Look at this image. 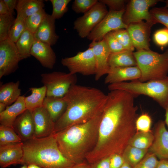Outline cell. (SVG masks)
<instances>
[{"label":"cell","instance_id":"1","mask_svg":"<svg viewBox=\"0 0 168 168\" xmlns=\"http://www.w3.org/2000/svg\"><path fill=\"white\" fill-rule=\"evenodd\" d=\"M107 95L96 143L85 158L90 164L114 154L122 155L137 132L138 108L135 97L120 90L110 91Z\"/></svg>","mask_w":168,"mask_h":168},{"label":"cell","instance_id":"2","mask_svg":"<svg viewBox=\"0 0 168 168\" xmlns=\"http://www.w3.org/2000/svg\"><path fill=\"white\" fill-rule=\"evenodd\" d=\"M63 97L67 107L55 122L53 134L95 117L103 111L108 96L97 88L76 84L71 86Z\"/></svg>","mask_w":168,"mask_h":168},{"label":"cell","instance_id":"3","mask_svg":"<svg viewBox=\"0 0 168 168\" xmlns=\"http://www.w3.org/2000/svg\"><path fill=\"white\" fill-rule=\"evenodd\" d=\"M103 111L86 123L72 126L54 134L60 150L74 164L85 161L87 155L95 147Z\"/></svg>","mask_w":168,"mask_h":168},{"label":"cell","instance_id":"4","mask_svg":"<svg viewBox=\"0 0 168 168\" xmlns=\"http://www.w3.org/2000/svg\"><path fill=\"white\" fill-rule=\"evenodd\" d=\"M23 142L21 164H34L42 168H72L75 164L62 154L54 134L44 138H33Z\"/></svg>","mask_w":168,"mask_h":168},{"label":"cell","instance_id":"5","mask_svg":"<svg viewBox=\"0 0 168 168\" xmlns=\"http://www.w3.org/2000/svg\"><path fill=\"white\" fill-rule=\"evenodd\" d=\"M110 91H126L135 97L141 95L148 96L164 109L168 104V76L161 79L146 82L138 80L129 82L111 84L108 86Z\"/></svg>","mask_w":168,"mask_h":168},{"label":"cell","instance_id":"6","mask_svg":"<svg viewBox=\"0 0 168 168\" xmlns=\"http://www.w3.org/2000/svg\"><path fill=\"white\" fill-rule=\"evenodd\" d=\"M141 76V82L164 78L168 74V49L160 54L149 50L133 52Z\"/></svg>","mask_w":168,"mask_h":168},{"label":"cell","instance_id":"7","mask_svg":"<svg viewBox=\"0 0 168 168\" xmlns=\"http://www.w3.org/2000/svg\"><path fill=\"white\" fill-rule=\"evenodd\" d=\"M41 76V82L46 88V96L63 97L77 79L76 74L61 72L44 73Z\"/></svg>","mask_w":168,"mask_h":168},{"label":"cell","instance_id":"8","mask_svg":"<svg viewBox=\"0 0 168 168\" xmlns=\"http://www.w3.org/2000/svg\"><path fill=\"white\" fill-rule=\"evenodd\" d=\"M108 12L106 6L98 1L90 10L74 21V29L80 37L87 38Z\"/></svg>","mask_w":168,"mask_h":168},{"label":"cell","instance_id":"9","mask_svg":"<svg viewBox=\"0 0 168 168\" xmlns=\"http://www.w3.org/2000/svg\"><path fill=\"white\" fill-rule=\"evenodd\" d=\"M62 65L66 67L72 74L80 73L84 76L95 75L96 62L92 49L79 52L72 57H66L61 60Z\"/></svg>","mask_w":168,"mask_h":168},{"label":"cell","instance_id":"10","mask_svg":"<svg viewBox=\"0 0 168 168\" xmlns=\"http://www.w3.org/2000/svg\"><path fill=\"white\" fill-rule=\"evenodd\" d=\"M161 1L159 0H131L127 4L122 19L126 25L142 21L152 25L156 24L151 16L149 8Z\"/></svg>","mask_w":168,"mask_h":168},{"label":"cell","instance_id":"11","mask_svg":"<svg viewBox=\"0 0 168 168\" xmlns=\"http://www.w3.org/2000/svg\"><path fill=\"white\" fill-rule=\"evenodd\" d=\"M125 10H110L91 31L87 38L92 41H100L110 32L119 29H126L128 25L124 22L122 19Z\"/></svg>","mask_w":168,"mask_h":168},{"label":"cell","instance_id":"12","mask_svg":"<svg viewBox=\"0 0 168 168\" xmlns=\"http://www.w3.org/2000/svg\"><path fill=\"white\" fill-rule=\"evenodd\" d=\"M21 60L15 43L9 38L0 41V79L15 72Z\"/></svg>","mask_w":168,"mask_h":168},{"label":"cell","instance_id":"13","mask_svg":"<svg viewBox=\"0 0 168 168\" xmlns=\"http://www.w3.org/2000/svg\"><path fill=\"white\" fill-rule=\"evenodd\" d=\"M89 47L92 49L94 55L96 62L95 80L98 81L109 72L110 67L108 61L111 52L104 39L100 41H92Z\"/></svg>","mask_w":168,"mask_h":168},{"label":"cell","instance_id":"14","mask_svg":"<svg viewBox=\"0 0 168 168\" xmlns=\"http://www.w3.org/2000/svg\"><path fill=\"white\" fill-rule=\"evenodd\" d=\"M152 24L143 21L131 23L126 29L133 46L137 51L149 50L150 35Z\"/></svg>","mask_w":168,"mask_h":168},{"label":"cell","instance_id":"15","mask_svg":"<svg viewBox=\"0 0 168 168\" xmlns=\"http://www.w3.org/2000/svg\"><path fill=\"white\" fill-rule=\"evenodd\" d=\"M154 128V140L148 152L154 154L160 160H168V130L165 122L159 121Z\"/></svg>","mask_w":168,"mask_h":168},{"label":"cell","instance_id":"16","mask_svg":"<svg viewBox=\"0 0 168 168\" xmlns=\"http://www.w3.org/2000/svg\"><path fill=\"white\" fill-rule=\"evenodd\" d=\"M34 125V138H40L53 134L55 123L43 106L32 111Z\"/></svg>","mask_w":168,"mask_h":168},{"label":"cell","instance_id":"17","mask_svg":"<svg viewBox=\"0 0 168 168\" xmlns=\"http://www.w3.org/2000/svg\"><path fill=\"white\" fill-rule=\"evenodd\" d=\"M23 142L0 145V166L6 168L14 164H21L23 156Z\"/></svg>","mask_w":168,"mask_h":168},{"label":"cell","instance_id":"18","mask_svg":"<svg viewBox=\"0 0 168 168\" xmlns=\"http://www.w3.org/2000/svg\"><path fill=\"white\" fill-rule=\"evenodd\" d=\"M141 71L138 66L110 68L105 80L106 84H111L139 80Z\"/></svg>","mask_w":168,"mask_h":168},{"label":"cell","instance_id":"19","mask_svg":"<svg viewBox=\"0 0 168 168\" xmlns=\"http://www.w3.org/2000/svg\"><path fill=\"white\" fill-rule=\"evenodd\" d=\"M51 46L46 43L35 40L30 54L45 68L52 69L55 63L56 57Z\"/></svg>","mask_w":168,"mask_h":168},{"label":"cell","instance_id":"20","mask_svg":"<svg viewBox=\"0 0 168 168\" xmlns=\"http://www.w3.org/2000/svg\"><path fill=\"white\" fill-rule=\"evenodd\" d=\"M13 127L22 142L34 138V125L32 111L25 110L16 119Z\"/></svg>","mask_w":168,"mask_h":168},{"label":"cell","instance_id":"21","mask_svg":"<svg viewBox=\"0 0 168 168\" xmlns=\"http://www.w3.org/2000/svg\"><path fill=\"white\" fill-rule=\"evenodd\" d=\"M55 20L47 14L34 34L35 40L51 46L55 44L59 38L55 31Z\"/></svg>","mask_w":168,"mask_h":168},{"label":"cell","instance_id":"22","mask_svg":"<svg viewBox=\"0 0 168 168\" xmlns=\"http://www.w3.org/2000/svg\"><path fill=\"white\" fill-rule=\"evenodd\" d=\"M24 98V96H20L15 102L7 106L4 111L0 113V125L13 128L16 119L26 110Z\"/></svg>","mask_w":168,"mask_h":168},{"label":"cell","instance_id":"23","mask_svg":"<svg viewBox=\"0 0 168 168\" xmlns=\"http://www.w3.org/2000/svg\"><path fill=\"white\" fill-rule=\"evenodd\" d=\"M67 106V102L63 97L46 96L43 105L55 123L64 113Z\"/></svg>","mask_w":168,"mask_h":168},{"label":"cell","instance_id":"24","mask_svg":"<svg viewBox=\"0 0 168 168\" xmlns=\"http://www.w3.org/2000/svg\"><path fill=\"white\" fill-rule=\"evenodd\" d=\"M108 62L110 68L137 66L133 52L127 50L111 53Z\"/></svg>","mask_w":168,"mask_h":168},{"label":"cell","instance_id":"25","mask_svg":"<svg viewBox=\"0 0 168 168\" xmlns=\"http://www.w3.org/2000/svg\"><path fill=\"white\" fill-rule=\"evenodd\" d=\"M19 85V81L2 85L0 87V103L8 106L15 102L21 96Z\"/></svg>","mask_w":168,"mask_h":168},{"label":"cell","instance_id":"26","mask_svg":"<svg viewBox=\"0 0 168 168\" xmlns=\"http://www.w3.org/2000/svg\"><path fill=\"white\" fill-rule=\"evenodd\" d=\"M42 0H19L16 9L17 15L26 19L44 8Z\"/></svg>","mask_w":168,"mask_h":168},{"label":"cell","instance_id":"27","mask_svg":"<svg viewBox=\"0 0 168 168\" xmlns=\"http://www.w3.org/2000/svg\"><path fill=\"white\" fill-rule=\"evenodd\" d=\"M30 91L31 94L25 97L24 100L26 109L31 111L43 106L46 97V89L43 86L39 87H31Z\"/></svg>","mask_w":168,"mask_h":168},{"label":"cell","instance_id":"28","mask_svg":"<svg viewBox=\"0 0 168 168\" xmlns=\"http://www.w3.org/2000/svg\"><path fill=\"white\" fill-rule=\"evenodd\" d=\"M35 40L34 34L26 29L15 43L22 60L31 56V49Z\"/></svg>","mask_w":168,"mask_h":168},{"label":"cell","instance_id":"29","mask_svg":"<svg viewBox=\"0 0 168 168\" xmlns=\"http://www.w3.org/2000/svg\"><path fill=\"white\" fill-rule=\"evenodd\" d=\"M148 152V149H141L128 145L122 155L124 162L134 168L143 158Z\"/></svg>","mask_w":168,"mask_h":168},{"label":"cell","instance_id":"30","mask_svg":"<svg viewBox=\"0 0 168 168\" xmlns=\"http://www.w3.org/2000/svg\"><path fill=\"white\" fill-rule=\"evenodd\" d=\"M154 135L152 132H137L132 138L128 145L141 149H148L152 145Z\"/></svg>","mask_w":168,"mask_h":168},{"label":"cell","instance_id":"31","mask_svg":"<svg viewBox=\"0 0 168 168\" xmlns=\"http://www.w3.org/2000/svg\"><path fill=\"white\" fill-rule=\"evenodd\" d=\"M26 29L25 19L17 15L9 31L8 38L16 43Z\"/></svg>","mask_w":168,"mask_h":168},{"label":"cell","instance_id":"32","mask_svg":"<svg viewBox=\"0 0 168 168\" xmlns=\"http://www.w3.org/2000/svg\"><path fill=\"white\" fill-rule=\"evenodd\" d=\"M22 142L13 128L0 125V145Z\"/></svg>","mask_w":168,"mask_h":168},{"label":"cell","instance_id":"33","mask_svg":"<svg viewBox=\"0 0 168 168\" xmlns=\"http://www.w3.org/2000/svg\"><path fill=\"white\" fill-rule=\"evenodd\" d=\"M47 14L43 8L25 19L27 29L34 34Z\"/></svg>","mask_w":168,"mask_h":168},{"label":"cell","instance_id":"34","mask_svg":"<svg viewBox=\"0 0 168 168\" xmlns=\"http://www.w3.org/2000/svg\"><path fill=\"white\" fill-rule=\"evenodd\" d=\"M111 32L125 50L133 52L134 48L130 36L126 29H119Z\"/></svg>","mask_w":168,"mask_h":168},{"label":"cell","instance_id":"35","mask_svg":"<svg viewBox=\"0 0 168 168\" xmlns=\"http://www.w3.org/2000/svg\"><path fill=\"white\" fill-rule=\"evenodd\" d=\"M51 3L53 10L52 17L55 20L62 17L68 11V5L71 0H50Z\"/></svg>","mask_w":168,"mask_h":168},{"label":"cell","instance_id":"36","mask_svg":"<svg viewBox=\"0 0 168 168\" xmlns=\"http://www.w3.org/2000/svg\"><path fill=\"white\" fill-rule=\"evenodd\" d=\"M15 19L12 14L0 15V41L8 38L9 31Z\"/></svg>","mask_w":168,"mask_h":168},{"label":"cell","instance_id":"37","mask_svg":"<svg viewBox=\"0 0 168 168\" xmlns=\"http://www.w3.org/2000/svg\"><path fill=\"white\" fill-rule=\"evenodd\" d=\"M150 12L155 24L161 23L168 28V9L167 7L154 8Z\"/></svg>","mask_w":168,"mask_h":168},{"label":"cell","instance_id":"38","mask_svg":"<svg viewBox=\"0 0 168 168\" xmlns=\"http://www.w3.org/2000/svg\"><path fill=\"white\" fill-rule=\"evenodd\" d=\"M98 1L97 0H75L72 3V8L77 13H85L90 10Z\"/></svg>","mask_w":168,"mask_h":168},{"label":"cell","instance_id":"39","mask_svg":"<svg viewBox=\"0 0 168 168\" xmlns=\"http://www.w3.org/2000/svg\"><path fill=\"white\" fill-rule=\"evenodd\" d=\"M152 123L150 116L147 113H143L137 118L136 122L137 132H148L151 131Z\"/></svg>","mask_w":168,"mask_h":168},{"label":"cell","instance_id":"40","mask_svg":"<svg viewBox=\"0 0 168 168\" xmlns=\"http://www.w3.org/2000/svg\"><path fill=\"white\" fill-rule=\"evenodd\" d=\"M159 161L154 154L148 152L134 168H156Z\"/></svg>","mask_w":168,"mask_h":168},{"label":"cell","instance_id":"41","mask_svg":"<svg viewBox=\"0 0 168 168\" xmlns=\"http://www.w3.org/2000/svg\"><path fill=\"white\" fill-rule=\"evenodd\" d=\"M103 39L106 41L111 53H116L125 50L111 32L106 34Z\"/></svg>","mask_w":168,"mask_h":168},{"label":"cell","instance_id":"42","mask_svg":"<svg viewBox=\"0 0 168 168\" xmlns=\"http://www.w3.org/2000/svg\"><path fill=\"white\" fill-rule=\"evenodd\" d=\"M156 43L163 48L168 45V28L162 29L156 31L153 36Z\"/></svg>","mask_w":168,"mask_h":168},{"label":"cell","instance_id":"43","mask_svg":"<svg viewBox=\"0 0 168 168\" xmlns=\"http://www.w3.org/2000/svg\"><path fill=\"white\" fill-rule=\"evenodd\" d=\"M99 1L108 6L110 10L120 11L125 10L124 5L125 0H100Z\"/></svg>","mask_w":168,"mask_h":168},{"label":"cell","instance_id":"44","mask_svg":"<svg viewBox=\"0 0 168 168\" xmlns=\"http://www.w3.org/2000/svg\"><path fill=\"white\" fill-rule=\"evenodd\" d=\"M124 163L122 155L115 154L110 156V168H120Z\"/></svg>","mask_w":168,"mask_h":168},{"label":"cell","instance_id":"45","mask_svg":"<svg viewBox=\"0 0 168 168\" xmlns=\"http://www.w3.org/2000/svg\"><path fill=\"white\" fill-rule=\"evenodd\" d=\"M90 165L91 168H110V156Z\"/></svg>","mask_w":168,"mask_h":168},{"label":"cell","instance_id":"46","mask_svg":"<svg viewBox=\"0 0 168 168\" xmlns=\"http://www.w3.org/2000/svg\"><path fill=\"white\" fill-rule=\"evenodd\" d=\"M10 13L13 15L14 10L16 9L18 0H3Z\"/></svg>","mask_w":168,"mask_h":168},{"label":"cell","instance_id":"47","mask_svg":"<svg viewBox=\"0 0 168 168\" xmlns=\"http://www.w3.org/2000/svg\"><path fill=\"white\" fill-rule=\"evenodd\" d=\"M9 14L12 15L10 12L3 0H0V15H5Z\"/></svg>","mask_w":168,"mask_h":168},{"label":"cell","instance_id":"48","mask_svg":"<svg viewBox=\"0 0 168 168\" xmlns=\"http://www.w3.org/2000/svg\"><path fill=\"white\" fill-rule=\"evenodd\" d=\"M72 168H91V165L84 161L77 164H75Z\"/></svg>","mask_w":168,"mask_h":168},{"label":"cell","instance_id":"49","mask_svg":"<svg viewBox=\"0 0 168 168\" xmlns=\"http://www.w3.org/2000/svg\"><path fill=\"white\" fill-rule=\"evenodd\" d=\"M156 168H168V160L166 159L160 160Z\"/></svg>","mask_w":168,"mask_h":168},{"label":"cell","instance_id":"50","mask_svg":"<svg viewBox=\"0 0 168 168\" xmlns=\"http://www.w3.org/2000/svg\"><path fill=\"white\" fill-rule=\"evenodd\" d=\"M164 109L165 110V123L167 126L168 130V104L166 106Z\"/></svg>","mask_w":168,"mask_h":168},{"label":"cell","instance_id":"51","mask_svg":"<svg viewBox=\"0 0 168 168\" xmlns=\"http://www.w3.org/2000/svg\"><path fill=\"white\" fill-rule=\"evenodd\" d=\"M7 106L5 104L0 103V113L4 111Z\"/></svg>","mask_w":168,"mask_h":168},{"label":"cell","instance_id":"52","mask_svg":"<svg viewBox=\"0 0 168 168\" xmlns=\"http://www.w3.org/2000/svg\"><path fill=\"white\" fill-rule=\"evenodd\" d=\"M28 168H42L40 166L34 164H30L28 165Z\"/></svg>","mask_w":168,"mask_h":168},{"label":"cell","instance_id":"53","mask_svg":"<svg viewBox=\"0 0 168 168\" xmlns=\"http://www.w3.org/2000/svg\"><path fill=\"white\" fill-rule=\"evenodd\" d=\"M120 168H133L125 162Z\"/></svg>","mask_w":168,"mask_h":168},{"label":"cell","instance_id":"54","mask_svg":"<svg viewBox=\"0 0 168 168\" xmlns=\"http://www.w3.org/2000/svg\"><path fill=\"white\" fill-rule=\"evenodd\" d=\"M166 7L168 9V0H166L165 1Z\"/></svg>","mask_w":168,"mask_h":168},{"label":"cell","instance_id":"55","mask_svg":"<svg viewBox=\"0 0 168 168\" xmlns=\"http://www.w3.org/2000/svg\"><path fill=\"white\" fill-rule=\"evenodd\" d=\"M20 168H28V166L26 165H24L23 166Z\"/></svg>","mask_w":168,"mask_h":168}]
</instances>
